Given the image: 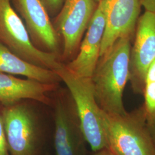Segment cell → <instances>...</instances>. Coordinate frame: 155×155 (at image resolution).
<instances>
[{"label":"cell","instance_id":"cell-1","mask_svg":"<svg viewBox=\"0 0 155 155\" xmlns=\"http://www.w3.org/2000/svg\"><path fill=\"white\" fill-rule=\"evenodd\" d=\"M133 39H118L100 58L91 77L94 95L100 108L106 113H127L123 95L129 81V58Z\"/></svg>","mask_w":155,"mask_h":155},{"label":"cell","instance_id":"cell-2","mask_svg":"<svg viewBox=\"0 0 155 155\" xmlns=\"http://www.w3.org/2000/svg\"><path fill=\"white\" fill-rule=\"evenodd\" d=\"M107 148L115 155H155L143 104L125 114L102 110Z\"/></svg>","mask_w":155,"mask_h":155},{"label":"cell","instance_id":"cell-3","mask_svg":"<svg viewBox=\"0 0 155 155\" xmlns=\"http://www.w3.org/2000/svg\"><path fill=\"white\" fill-rule=\"evenodd\" d=\"M10 155H41L45 126L31 106L20 102L4 106L1 112Z\"/></svg>","mask_w":155,"mask_h":155},{"label":"cell","instance_id":"cell-4","mask_svg":"<svg viewBox=\"0 0 155 155\" xmlns=\"http://www.w3.org/2000/svg\"><path fill=\"white\" fill-rule=\"evenodd\" d=\"M55 72L66 85L75 104L86 143L94 152L107 148L102 110L95 100L91 79L78 77L65 65Z\"/></svg>","mask_w":155,"mask_h":155},{"label":"cell","instance_id":"cell-5","mask_svg":"<svg viewBox=\"0 0 155 155\" xmlns=\"http://www.w3.org/2000/svg\"><path fill=\"white\" fill-rule=\"evenodd\" d=\"M0 43L39 66L55 71L64 65L57 54L40 50L34 45L22 19L12 6L11 0H0Z\"/></svg>","mask_w":155,"mask_h":155},{"label":"cell","instance_id":"cell-6","mask_svg":"<svg viewBox=\"0 0 155 155\" xmlns=\"http://www.w3.org/2000/svg\"><path fill=\"white\" fill-rule=\"evenodd\" d=\"M133 40L129 81L135 94L143 95L147 70L155 61V13L145 11L139 17Z\"/></svg>","mask_w":155,"mask_h":155},{"label":"cell","instance_id":"cell-7","mask_svg":"<svg viewBox=\"0 0 155 155\" xmlns=\"http://www.w3.org/2000/svg\"><path fill=\"white\" fill-rule=\"evenodd\" d=\"M97 5L95 0H63L54 26L63 37L64 58L79 48Z\"/></svg>","mask_w":155,"mask_h":155},{"label":"cell","instance_id":"cell-8","mask_svg":"<svg viewBox=\"0 0 155 155\" xmlns=\"http://www.w3.org/2000/svg\"><path fill=\"white\" fill-rule=\"evenodd\" d=\"M59 97L54 112V148L56 155H84L85 143L75 104Z\"/></svg>","mask_w":155,"mask_h":155},{"label":"cell","instance_id":"cell-9","mask_svg":"<svg viewBox=\"0 0 155 155\" xmlns=\"http://www.w3.org/2000/svg\"><path fill=\"white\" fill-rule=\"evenodd\" d=\"M106 6V0H101L98 3L85 36L79 45L77 55L65 66L68 71L78 77L91 78L100 59L105 29Z\"/></svg>","mask_w":155,"mask_h":155},{"label":"cell","instance_id":"cell-10","mask_svg":"<svg viewBox=\"0 0 155 155\" xmlns=\"http://www.w3.org/2000/svg\"><path fill=\"white\" fill-rule=\"evenodd\" d=\"M31 41L40 50L58 54L59 35L40 0H12Z\"/></svg>","mask_w":155,"mask_h":155},{"label":"cell","instance_id":"cell-11","mask_svg":"<svg viewBox=\"0 0 155 155\" xmlns=\"http://www.w3.org/2000/svg\"><path fill=\"white\" fill-rule=\"evenodd\" d=\"M141 7L140 0H106L105 29L100 57L118 39L128 37L133 40Z\"/></svg>","mask_w":155,"mask_h":155},{"label":"cell","instance_id":"cell-12","mask_svg":"<svg viewBox=\"0 0 155 155\" xmlns=\"http://www.w3.org/2000/svg\"><path fill=\"white\" fill-rule=\"evenodd\" d=\"M56 87V84L41 83L31 79H22L0 72V102L4 106L24 100L50 105L51 100L48 93Z\"/></svg>","mask_w":155,"mask_h":155},{"label":"cell","instance_id":"cell-13","mask_svg":"<svg viewBox=\"0 0 155 155\" xmlns=\"http://www.w3.org/2000/svg\"><path fill=\"white\" fill-rule=\"evenodd\" d=\"M0 72L22 75L41 83L57 85L61 79L53 70L26 61L0 43Z\"/></svg>","mask_w":155,"mask_h":155},{"label":"cell","instance_id":"cell-14","mask_svg":"<svg viewBox=\"0 0 155 155\" xmlns=\"http://www.w3.org/2000/svg\"><path fill=\"white\" fill-rule=\"evenodd\" d=\"M143 104L147 118L155 117V61L150 64L146 74Z\"/></svg>","mask_w":155,"mask_h":155},{"label":"cell","instance_id":"cell-15","mask_svg":"<svg viewBox=\"0 0 155 155\" xmlns=\"http://www.w3.org/2000/svg\"><path fill=\"white\" fill-rule=\"evenodd\" d=\"M50 16L58 15L63 5V0H40Z\"/></svg>","mask_w":155,"mask_h":155},{"label":"cell","instance_id":"cell-16","mask_svg":"<svg viewBox=\"0 0 155 155\" xmlns=\"http://www.w3.org/2000/svg\"><path fill=\"white\" fill-rule=\"evenodd\" d=\"M0 155H10L1 113H0Z\"/></svg>","mask_w":155,"mask_h":155},{"label":"cell","instance_id":"cell-17","mask_svg":"<svg viewBox=\"0 0 155 155\" xmlns=\"http://www.w3.org/2000/svg\"><path fill=\"white\" fill-rule=\"evenodd\" d=\"M146 119L147 127L148 128L155 150V117L150 118H147L146 117Z\"/></svg>","mask_w":155,"mask_h":155},{"label":"cell","instance_id":"cell-18","mask_svg":"<svg viewBox=\"0 0 155 155\" xmlns=\"http://www.w3.org/2000/svg\"><path fill=\"white\" fill-rule=\"evenodd\" d=\"M140 2L145 11L155 13V0H140Z\"/></svg>","mask_w":155,"mask_h":155},{"label":"cell","instance_id":"cell-19","mask_svg":"<svg viewBox=\"0 0 155 155\" xmlns=\"http://www.w3.org/2000/svg\"><path fill=\"white\" fill-rule=\"evenodd\" d=\"M93 155H115L109 149L107 148H104L102 150L94 152Z\"/></svg>","mask_w":155,"mask_h":155},{"label":"cell","instance_id":"cell-20","mask_svg":"<svg viewBox=\"0 0 155 155\" xmlns=\"http://www.w3.org/2000/svg\"><path fill=\"white\" fill-rule=\"evenodd\" d=\"M95 2H96L98 3V2H100V1H101V0H95Z\"/></svg>","mask_w":155,"mask_h":155}]
</instances>
